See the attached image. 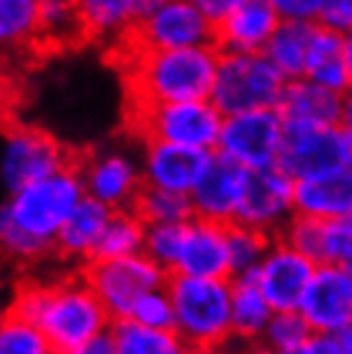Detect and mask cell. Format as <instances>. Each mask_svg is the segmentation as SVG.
<instances>
[{
  "label": "cell",
  "mask_w": 352,
  "mask_h": 354,
  "mask_svg": "<svg viewBox=\"0 0 352 354\" xmlns=\"http://www.w3.org/2000/svg\"><path fill=\"white\" fill-rule=\"evenodd\" d=\"M10 308L44 331L52 354H82L90 339L111 328L114 321L85 274L21 285Z\"/></svg>",
  "instance_id": "6da1fadb"
},
{
  "label": "cell",
  "mask_w": 352,
  "mask_h": 354,
  "mask_svg": "<svg viewBox=\"0 0 352 354\" xmlns=\"http://www.w3.org/2000/svg\"><path fill=\"white\" fill-rule=\"evenodd\" d=\"M121 54H126L132 103H165L211 95L221 49L216 44L185 49L123 46Z\"/></svg>",
  "instance_id": "7a4b0ae2"
},
{
  "label": "cell",
  "mask_w": 352,
  "mask_h": 354,
  "mask_svg": "<svg viewBox=\"0 0 352 354\" xmlns=\"http://www.w3.org/2000/svg\"><path fill=\"white\" fill-rule=\"evenodd\" d=\"M168 292L175 308V334L185 352H211L231 339V277L173 272Z\"/></svg>",
  "instance_id": "3957f363"
},
{
  "label": "cell",
  "mask_w": 352,
  "mask_h": 354,
  "mask_svg": "<svg viewBox=\"0 0 352 354\" xmlns=\"http://www.w3.org/2000/svg\"><path fill=\"white\" fill-rule=\"evenodd\" d=\"M85 183L78 162H67L64 167L54 169L49 175L31 180L18 190L8 193V205L13 221L24 231H28L36 241L54 252V239L62 223L85 198Z\"/></svg>",
  "instance_id": "277c9868"
},
{
  "label": "cell",
  "mask_w": 352,
  "mask_h": 354,
  "mask_svg": "<svg viewBox=\"0 0 352 354\" xmlns=\"http://www.w3.org/2000/svg\"><path fill=\"white\" fill-rule=\"evenodd\" d=\"M132 126L144 142H173L198 149H216L224 113L211 97L132 103Z\"/></svg>",
  "instance_id": "5b68a950"
},
{
  "label": "cell",
  "mask_w": 352,
  "mask_h": 354,
  "mask_svg": "<svg viewBox=\"0 0 352 354\" xmlns=\"http://www.w3.org/2000/svg\"><path fill=\"white\" fill-rule=\"evenodd\" d=\"M285 77L265 52H221L211 100L224 115L275 108Z\"/></svg>",
  "instance_id": "8992f818"
},
{
  "label": "cell",
  "mask_w": 352,
  "mask_h": 354,
  "mask_svg": "<svg viewBox=\"0 0 352 354\" xmlns=\"http://www.w3.org/2000/svg\"><path fill=\"white\" fill-rule=\"evenodd\" d=\"M82 274L106 306L111 319H126L144 292L168 285L170 277L168 270H162L147 252L90 259L88 265H82Z\"/></svg>",
  "instance_id": "52a82bcc"
},
{
  "label": "cell",
  "mask_w": 352,
  "mask_h": 354,
  "mask_svg": "<svg viewBox=\"0 0 352 354\" xmlns=\"http://www.w3.org/2000/svg\"><path fill=\"white\" fill-rule=\"evenodd\" d=\"M278 165L296 183L347 169L352 165V136L342 124H285Z\"/></svg>",
  "instance_id": "ba28073f"
},
{
  "label": "cell",
  "mask_w": 352,
  "mask_h": 354,
  "mask_svg": "<svg viewBox=\"0 0 352 354\" xmlns=\"http://www.w3.org/2000/svg\"><path fill=\"white\" fill-rule=\"evenodd\" d=\"M216 44V26L191 0H150L126 46L137 49H185Z\"/></svg>",
  "instance_id": "9c48e42d"
},
{
  "label": "cell",
  "mask_w": 352,
  "mask_h": 354,
  "mask_svg": "<svg viewBox=\"0 0 352 354\" xmlns=\"http://www.w3.org/2000/svg\"><path fill=\"white\" fill-rule=\"evenodd\" d=\"M285 136V121L278 108H257L245 113L224 115L216 151L245 165L247 169H260L278 165Z\"/></svg>",
  "instance_id": "30bf717a"
},
{
  "label": "cell",
  "mask_w": 352,
  "mask_h": 354,
  "mask_svg": "<svg viewBox=\"0 0 352 354\" xmlns=\"http://www.w3.org/2000/svg\"><path fill=\"white\" fill-rule=\"evenodd\" d=\"M67 162L72 160L64 147L49 131L16 124L6 129L0 142V185L6 187V193H13L31 180L64 167Z\"/></svg>",
  "instance_id": "8fae6325"
},
{
  "label": "cell",
  "mask_w": 352,
  "mask_h": 354,
  "mask_svg": "<svg viewBox=\"0 0 352 354\" xmlns=\"http://www.w3.org/2000/svg\"><path fill=\"white\" fill-rule=\"evenodd\" d=\"M296 216V180L281 165L249 169L237 221L281 236Z\"/></svg>",
  "instance_id": "7c38bea8"
},
{
  "label": "cell",
  "mask_w": 352,
  "mask_h": 354,
  "mask_svg": "<svg viewBox=\"0 0 352 354\" xmlns=\"http://www.w3.org/2000/svg\"><path fill=\"white\" fill-rule=\"evenodd\" d=\"M319 262L293 244L275 236L252 277L275 310H299Z\"/></svg>",
  "instance_id": "4fadbf2b"
},
{
  "label": "cell",
  "mask_w": 352,
  "mask_h": 354,
  "mask_svg": "<svg viewBox=\"0 0 352 354\" xmlns=\"http://www.w3.org/2000/svg\"><path fill=\"white\" fill-rule=\"evenodd\" d=\"M247 175H249V169L245 165H239L231 157L213 149L203 175L198 177L195 187L191 190V205H193L195 218L216 223L237 221L239 205L245 198Z\"/></svg>",
  "instance_id": "5bb4252c"
},
{
  "label": "cell",
  "mask_w": 352,
  "mask_h": 354,
  "mask_svg": "<svg viewBox=\"0 0 352 354\" xmlns=\"http://www.w3.org/2000/svg\"><path fill=\"white\" fill-rule=\"evenodd\" d=\"M85 183V193L108 208H132L139 190L144 187L141 162L129 151L103 149L88 154V160L78 162Z\"/></svg>",
  "instance_id": "9a60e30c"
},
{
  "label": "cell",
  "mask_w": 352,
  "mask_h": 354,
  "mask_svg": "<svg viewBox=\"0 0 352 354\" xmlns=\"http://www.w3.org/2000/svg\"><path fill=\"white\" fill-rule=\"evenodd\" d=\"M301 313L317 334H332L352 321V265L322 262L314 272Z\"/></svg>",
  "instance_id": "2e32d148"
},
{
  "label": "cell",
  "mask_w": 352,
  "mask_h": 354,
  "mask_svg": "<svg viewBox=\"0 0 352 354\" xmlns=\"http://www.w3.org/2000/svg\"><path fill=\"white\" fill-rule=\"evenodd\" d=\"M213 149H198L173 142H144L141 175L144 185L165 187L191 195L198 177L211 160Z\"/></svg>",
  "instance_id": "e0dca14e"
},
{
  "label": "cell",
  "mask_w": 352,
  "mask_h": 354,
  "mask_svg": "<svg viewBox=\"0 0 352 354\" xmlns=\"http://www.w3.org/2000/svg\"><path fill=\"white\" fill-rule=\"evenodd\" d=\"M227 226L229 223L206 221V218L193 216L185 223V236L175 272L195 274V277H231Z\"/></svg>",
  "instance_id": "ac0fdd59"
},
{
  "label": "cell",
  "mask_w": 352,
  "mask_h": 354,
  "mask_svg": "<svg viewBox=\"0 0 352 354\" xmlns=\"http://www.w3.org/2000/svg\"><path fill=\"white\" fill-rule=\"evenodd\" d=\"M283 16L270 0H242L216 26L221 52H263Z\"/></svg>",
  "instance_id": "d6986e66"
},
{
  "label": "cell",
  "mask_w": 352,
  "mask_h": 354,
  "mask_svg": "<svg viewBox=\"0 0 352 354\" xmlns=\"http://www.w3.org/2000/svg\"><path fill=\"white\" fill-rule=\"evenodd\" d=\"M88 41L121 52L132 41L150 0H75Z\"/></svg>",
  "instance_id": "ffe728a7"
},
{
  "label": "cell",
  "mask_w": 352,
  "mask_h": 354,
  "mask_svg": "<svg viewBox=\"0 0 352 354\" xmlns=\"http://www.w3.org/2000/svg\"><path fill=\"white\" fill-rule=\"evenodd\" d=\"M344 106V93L332 90L322 82L311 80L306 75L285 80V88L278 100L285 124H306V126H324L340 124Z\"/></svg>",
  "instance_id": "44dd1931"
},
{
  "label": "cell",
  "mask_w": 352,
  "mask_h": 354,
  "mask_svg": "<svg viewBox=\"0 0 352 354\" xmlns=\"http://www.w3.org/2000/svg\"><path fill=\"white\" fill-rule=\"evenodd\" d=\"M111 211L114 208L85 195L78 203V208L70 213V218L62 223L60 234L54 239V254H60L62 259H70V262L88 265L96 254L98 239L106 229Z\"/></svg>",
  "instance_id": "7402d4cb"
},
{
  "label": "cell",
  "mask_w": 352,
  "mask_h": 354,
  "mask_svg": "<svg viewBox=\"0 0 352 354\" xmlns=\"http://www.w3.org/2000/svg\"><path fill=\"white\" fill-rule=\"evenodd\" d=\"M296 213L314 218L352 216V167L296 183Z\"/></svg>",
  "instance_id": "603a6c76"
},
{
  "label": "cell",
  "mask_w": 352,
  "mask_h": 354,
  "mask_svg": "<svg viewBox=\"0 0 352 354\" xmlns=\"http://www.w3.org/2000/svg\"><path fill=\"white\" fill-rule=\"evenodd\" d=\"M275 308L265 298L252 274L231 277V339L260 344V337L273 319Z\"/></svg>",
  "instance_id": "cb8c5ba5"
},
{
  "label": "cell",
  "mask_w": 352,
  "mask_h": 354,
  "mask_svg": "<svg viewBox=\"0 0 352 354\" xmlns=\"http://www.w3.org/2000/svg\"><path fill=\"white\" fill-rule=\"evenodd\" d=\"M303 75L326 88L347 93L350 90V67H347V52H344V36L322 26L317 21Z\"/></svg>",
  "instance_id": "d4e9b609"
},
{
  "label": "cell",
  "mask_w": 352,
  "mask_h": 354,
  "mask_svg": "<svg viewBox=\"0 0 352 354\" xmlns=\"http://www.w3.org/2000/svg\"><path fill=\"white\" fill-rule=\"evenodd\" d=\"M317 21H296V18H283L275 34L263 52L267 59L281 70L285 80L301 77L306 70L308 46H311V36H314Z\"/></svg>",
  "instance_id": "484cf974"
},
{
  "label": "cell",
  "mask_w": 352,
  "mask_h": 354,
  "mask_svg": "<svg viewBox=\"0 0 352 354\" xmlns=\"http://www.w3.org/2000/svg\"><path fill=\"white\" fill-rule=\"evenodd\" d=\"M42 0H0V49L21 54L39 46Z\"/></svg>",
  "instance_id": "4316f807"
},
{
  "label": "cell",
  "mask_w": 352,
  "mask_h": 354,
  "mask_svg": "<svg viewBox=\"0 0 352 354\" xmlns=\"http://www.w3.org/2000/svg\"><path fill=\"white\" fill-rule=\"evenodd\" d=\"M111 334L116 342V354H180L185 344L175 334V328L147 326L134 319H114Z\"/></svg>",
  "instance_id": "83f0119b"
},
{
  "label": "cell",
  "mask_w": 352,
  "mask_h": 354,
  "mask_svg": "<svg viewBox=\"0 0 352 354\" xmlns=\"http://www.w3.org/2000/svg\"><path fill=\"white\" fill-rule=\"evenodd\" d=\"M88 41L85 24L75 0H42L39 46L42 49H70Z\"/></svg>",
  "instance_id": "f1b7e54d"
},
{
  "label": "cell",
  "mask_w": 352,
  "mask_h": 354,
  "mask_svg": "<svg viewBox=\"0 0 352 354\" xmlns=\"http://www.w3.org/2000/svg\"><path fill=\"white\" fill-rule=\"evenodd\" d=\"M144 234L147 223L134 208H114L106 221V229L100 234L93 259L126 257L144 252Z\"/></svg>",
  "instance_id": "f546056e"
},
{
  "label": "cell",
  "mask_w": 352,
  "mask_h": 354,
  "mask_svg": "<svg viewBox=\"0 0 352 354\" xmlns=\"http://www.w3.org/2000/svg\"><path fill=\"white\" fill-rule=\"evenodd\" d=\"M314 334L301 310H275L257 346L273 354H308Z\"/></svg>",
  "instance_id": "4dcf8cb0"
},
{
  "label": "cell",
  "mask_w": 352,
  "mask_h": 354,
  "mask_svg": "<svg viewBox=\"0 0 352 354\" xmlns=\"http://www.w3.org/2000/svg\"><path fill=\"white\" fill-rule=\"evenodd\" d=\"M132 208L144 218V223H177L193 218L191 195L155 185L141 187Z\"/></svg>",
  "instance_id": "1f68e13d"
},
{
  "label": "cell",
  "mask_w": 352,
  "mask_h": 354,
  "mask_svg": "<svg viewBox=\"0 0 352 354\" xmlns=\"http://www.w3.org/2000/svg\"><path fill=\"white\" fill-rule=\"evenodd\" d=\"M227 239H229L231 277H245V274H252L260 267L275 236L260 229H252L247 223L234 221L227 226Z\"/></svg>",
  "instance_id": "d6a6232c"
},
{
  "label": "cell",
  "mask_w": 352,
  "mask_h": 354,
  "mask_svg": "<svg viewBox=\"0 0 352 354\" xmlns=\"http://www.w3.org/2000/svg\"><path fill=\"white\" fill-rule=\"evenodd\" d=\"M0 354H52V349L34 321L8 308L0 319Z\"/></svg>",
  "instance_id": "836d02e7"
},
{
  "label": "cell",
  "mask_w": 352,
  "mask_h": 354,
  "mask_svg": "<svg viewBox=\"0 0 352 354\" xmlns=\"http://www.w3.org/2000/svg\"><path fill=\"white\" fill-rule=\"evenodd\" d=\"M0 252L16 262H36V259L54 254L52 249L36 241L28 231H24L13 221L6 203H0Z\"/></svg>",
  "instance_id": "e575fe53"
},
{
  "label": "cell",
  "mask_w": 352,
  "mask_h": 354,
  "mask_svg": "<svg viewBox=\"0 0 352 354\" xmlns=\"http://www.w3.org/2000/svg\"><path fill=\"white\" fill-rule=\"evenodd\" d=\"M185 223H147V234H144V252L157 262L162 270L175 272L177 257H180V247H183Z\"/></svg>",
  "instance_id": "d590c367"
},
{
  "label": "cell",
  "mask_w": 352,
  "mask_h": 354,
  "mask_svg": "<svg viewBox=\"0 0 352 354\" xmlns=\"http://www.w3.org/2000/svg\"><path fill=\"white\" fill-rule=\"evenodd\" d=\"M352 265V216L342 218H326L322 223V249H319V265Z\"/></svg>",
  "instance_id": "8d00e7d4"
},
{
  "label": "cell",
  "mask_w": 352,
  "mask_h": 354,
  "mask_svg": "<svg viewBox=\"0 0 352 354\" xmlns=\"http://www.w3.org/2000/svg\"><path fill=\"white\" fill-rule=\"evenodd\" d=\"M129 319L141 321L147 326H157V328H173L175 326V308H173V298H170L168 288H155V290H147L139 301L134 303Z\"/></svg>",
  "instance_id": "74e56055"
},
{
  "label": "cell",
  "mask_w": 352,
  "mask_h": 354,
  "mask_svg": "<svg viewBox=\"0 0 352 354\" xmlns=\"http://www.w3.org/2000/svg\"><path fill=\"white\" fill-rule=\"evenodd\" d=\"M319 24L347 36L352 31V0H326L319 13Z\"/></svg>",
  "instance_id": "f35d334b"
},
{
  "label": "cell",
  "mask_w": 352,
  "mask_h": 354,
  "mask_svg": "<svg viewBox=\"0 0 352 354\" xmlns=\"http://www.w3.org/2000/svg\"><path fill=\"white\" fill-rule=\"evenodd\" d=\"M283 18L296 21H319V13L326 0H270Z\"/></svg>",
  "instance_id": "ab89813d"
},
{
  "label": "cell",
  "mask_w": 352,
  "mask_h": 354,
  "mask_svg": "<svg viewBox=\"0 0 352 354\" xmlns=\"http://www.w3.org/2000/svg\"><path fill=\"white\" fill-rule=\"evenodd\" d=\"M195 8L201 10L203 16L211 21L213 26H219L224 18L229 16L231 10L237 8L242 0H191Z\"/></svg>",
  "instance_id": "60d3db41"
},
{
  "label": "cell",
  "mask_w": 352,
  "mask_h": 354,
  "mask_svg": "<svg viewBox=\"0 0 352 354\" xmlns=\"http://www.w3.org/2000/svg\"><path fill=\"white\" fill-rule=\"evenodd\" d=\"M82 354H116V342L111 328H106V331H100V334L90 339L85 349H82Z\"/></svg>",
  "instance_id": "b9f144b4"
},
{
  "label": "cell",
  "mask_w": 352,
  "mask_h": 354,
  "mask_svg": "<svg viewBox=\"0 0 352 354\" xmlns=\"http://www.w3.org/2000/svg\"><path fill=\"white\" fill-rule=\"evenodd\" d=\"M337 339V349H340V354H352V321L350 324H344L342 328H337V331H332Z\"/></svg>",
  "instance_id": "7bdbcfd3"
},
{
  "label": "cell",
  "mask_w": 352,
  "mask_h": 354,
  "mask_svg": "<svg viewBox=\"0 0 352 354\" xmlns=\"http://www.w3.org/2000/svg\"><path fill=\"white\" fill-rule=\"evenodd\" d=\"M10 57H13V54L0 49V97H3V93H8L10 75H13V72H10Z\"/></svg>",
  "instance_id": "ee69618b"
},
{
  "label": "cell",
  "mask_w": 352,
  "mask_h": 354,
  "mask_svg": "<svg viewBox=\"0 0 352 354\" xmlns=\"http://www.w3.org/2000/svg\"><path fill=\"white\" fill-rule=\"evenodd\" d=\"M340 124H342L344 131L352 136V90L344 93V106H342V118H340Z\"/></svg>",
  "instance_id": "f6af8a7d"
},
{
  "label": "cell",
  "mask_w": 352,
  "mask_h": 354,
  "mask_svg": "<svg viewBox=\"0 0 352 354\" xmlns=\"http://www.w3.org/2000/svg\"><path fill=\"white\" fill-rule=\"evenodd\" d=\"M10 303H13V298H8V292H6V285L0 283V319L8 313Z\"/></svg>",
  "instance_id": "bcb514c9"
},
{
  "label": "cell",
  "mask_w": 352,
  "mask_h": 354,
  "mask_svg": "<svg viewBox=\"0 0 352 354\" xmlns=\"http://www.w3.org/2000/svg\"><path fill=\"white\" fill-rule=\"evenodd\" d=\"M344 52H347V67H350V90H352V31L344 36Z\"/></svg>",
  "instance_id": "7dc6e473"
},
{
  "label": "cell",
  "mask_w": 352,
  "mask_h": 354,
  "mask_svg": "<svg viewBox=\"0 0 352 354\" xmlns=\"http://www.w3.org/2000/svg\"><path fill=\"white\" fill-rule=\"evenodd\" d=\"M350 167H352V165H350Z\"/></svg>",
  "instance_id": "c3c4849f"
}]
</instances>
